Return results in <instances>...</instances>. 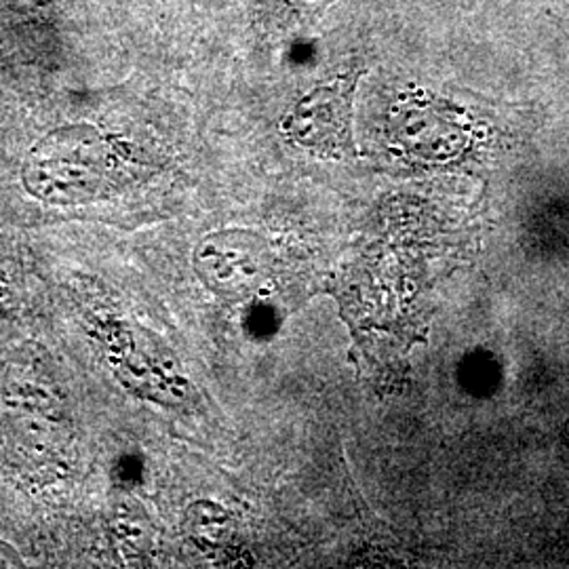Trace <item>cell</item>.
Here are the masks:
<instances>
[{"mask_svg": "<svg viewBox=\"0 0 569 569\" xmlns=\"http://www.w3.org/2000/svg\"><path fill=\"white\" fill-rule=\"evenodd\" d=\"M119 171L117 150L91 127H68L37 143L23 164L28 190L47 203L100 199Z\"/></svg>", "mask_w": 569, "mask_h": 569, "instance_id": "6da1fadb", "label": "cell"}, {"mask_svg": "<svg viewBox=\"0 0 569 569\" xmlns=\"http://www.w3.org/2000/svg\"><path fill=\"white\" fill-rule=\"evenodd\" d=\"M357 81L359 74L348 72L338 81L319 87L306 96L289 119L293 138L327 154L350 152V108Z\"/></svg>", "mask_w": 569, "mask_h": 569, "instance_id": "7a4b0ae2", "label": "cell"}, {"mask_svg": "<svg viewBox=\"0 0 569 569\" xmlns=\"http://www.w3.org/2000/svg\"><path fill=\"white\" fill-rule=\"evenodd\" d=\"M296 2H300L302 7H306V9H310V7H323L326 2H329V0H296Z\"/></svg>", "mask_w": 569, "mask_h": 569, "instance_id": "3957f363", "label": "cell"}]
</instances>
